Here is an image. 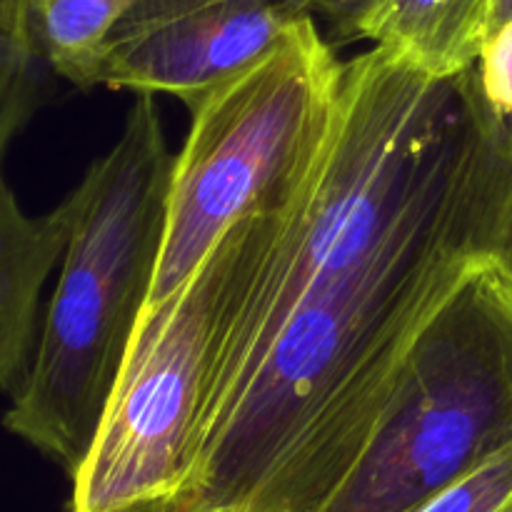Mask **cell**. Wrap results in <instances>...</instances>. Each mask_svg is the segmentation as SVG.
<instances>
[{
  "label": "cell",
  "mask_w": 512,
  "mask_h": 512,
  "mask_svg": "<svg viewBox=\"0 0 512 512\" xmlns=\"http://www.w3.org/2000/svg\"><path fill=\"white\" fill-rule=\"evenodd\" d=\"M475 68L490 108L512 118V18L488 35Z\"/></svg>",
  "instance_id": "7c38bea8"
},
{
  "label": "cell",
  "mask_w": 512,
  "mask_h": 512,
  "mask_svg": "<svg viewBox=\"0 0 512 512\" xmlns=\"http://www.w3.org/2000/svg\"><path fill=\"white\" fill-rule=\"evenodd\" d=\"M208 338L210 288L200 265L140 315L93 445L70 478L68 512H113L183 493Z\"/></svg>",
  "instance_id": "5b68a950"
},
{
  "label": "cell",
  "mask_w": 512,
  "mask_h": 512,
  "mask_svg": "<svg viewBox=\"0 0 512 512\" xmlns=\"http://www.w3.org/2000/svg\"><path fill=\"white\" fill-rule=\"evenodd\" d=\"M0 148V395H13L23 383L40 335V298L63 260L75 220V200H60L43 215L20 208Z\"/></svg>",
  "instance_id": "52a82bcc"
},
{
  "label": "cell",
  "mask_w": 512,
  "mask_h": 512,
  "mask_svg": "<svg viewBox=\"0 0 512 512\" xmlns=\"http://www.w3.org/2000/svg\"><path fill=\"white\" fill-rule=\"evenodd\" d=\"M512 18V0H490V28L488 35Z\"/></svg>",
  "instance_id": "2e32d148"
},
{
  "label": "cell",
  "mask_w": 512,
  "mask_h": 512,
  "mask_svg": "<svg viewBox=\"0 0 512 512\" xmlns=\"http://www.w3.org/2000/svg\"><path fill=\"white\" fill-rule=\"evenodd\" d=\"M43 55L30 0H0V148H8L43 100Z\"/></svg>",
  "instance_id": "30bf717a"
},
{
  "label": "cell",
  "mask_w": 512,
  "mask_h": 512,
  "mask_svg": "<svg viewBox=\"0 0 512 512\" xmlns=\"http://www.w3.org/2000/svg\"><path fill=\"white\" fill-rule=\"evenodd\" d=\"M495 255H498V258L508 265V270L512 273V193L508 200V208H505V215H503V225H500Z\"/></svg>",
  "instance_id": "9a60e30c"
},
{
  "label": "cell",
  "mask_w": 512,
  "mask_h": 512,
  "mask_svg": "<svg viewBox=\"0 0 512 512\" xmlns=\"http://www.w3.org/2000/svg\"><path fill=\"white\" fill-rule=\"evenodd\" d=\"M308 13L283 0H143L115 28L100 85L195 105Z\"/></svg>",
  "instance_id": "8992f818"
},
{
  "label": "cell",
  "mask_w": 512,
  "mask_h": 512,
  "mask_svg": "<svg viewBox=\"0 0 512 512\" xmlns=\"http://www.w3.org/2000/svg\"><path fill=\"white\" fill-rule=\"evenodd\" d=\"M113 512H228L210 508V505L200 503L198 498L188 493H175V495H163V498H150V500H138L133 505H125V508L113 510Z\"/></svg>",
  "instance_id": "5bb4252c"
},
{
  "label": "cell",
  "mask_w": 512,
  "mask_h": 512,
  "mask_svg": "<svg viewBox=\"0 0 512 512\" xmlns=\"http://www.w3.org/2000/svg\"><path fill=\"white\" fill-rule=\"evenodd\" d=\"M510 193L512 118L478 68L435 80L378 45L345 60L310 173L200 263L210 338L183 493L323 512L425 325L495 253Z\"/></svg>",
  "instance_id": "6da1fadb"
},
{
  "label": "cell",
  "mask_w": 512,
  "mask_h": 512,
  "mask_svg": "<svg viewBox=\"0 0 512 512\" xmlns=\"http://www.w3.org/2000/svg\"><path fill=\"white\" fill-rule=\"evenodd\" d=\"M512 443V273L495 253L460 278L323 512H413Z\"/></svg>",
  "instance_id": "277c9868"
},
{
  "label": "cell",
  "mask_w": 512,
  "mask_h": 512,
  "mask_svg": "<svg viewBox=\"0 0 512 512\" xmlns=\"http://www.w3.org/2000/svg\"><path fill=\"white\" fill-rule=\"evenodd\" d=\"M413 512H512V443Z\"/></svg>",
  "instance_id": "8fae6325"
},
{
  "label": "cell",
  "mask_w": 512,
  "mask_h": 512,
  "mask_svg": "<svg viewBox=\"0 0 512 512\" xmlns=\"http://www.w3.org/2000/svg\"><path fill=\"white\" fill-rule=\"evenodd\" d=\"M140 3L143 0H30V28L45 65L80 90L100 85L110 38Z\"/></svg>",
  "instance_id": "9c48e42d"
},
{
  "label": "cell",
  "mask_w": 512,
  "mask_h": 512,
  "mask_svg": "<svg viewBox=\"0 0 512 512\" xmlns=\"http://www.w3.org/2000/svg\"><path fill=\"white\" fill-rule=\"evenodd\" d=\"M490 28V0H373L350 40H368L445 80L475 68Z\"/></svg>",
  "instance_id": "ba28073f"
},
{
  "label": "cell",
  "mask_w": 512,
  "mask_h": 512,
  "mask_svg": "<svg viewBox=\"0 0 512 512\" xmlns=\"http://www.w3.org/2000/svg\"><path fill=\"white\" fill-rule=\"evenodd\" d=\"M283 3H290L293 8L303 10L313 18H323L335 33V38L348 43L353 25L358 23V18L373 0H283Z\"/></svg>",
  "instance_id": "4fadbf2b"
},
{
  "label": "cell",
  "mask_w": 512,
  "mask_h": 512,
  "mask_svg": "<svg viewBox=\"0 0 512 512\" xmlns=\"http://www.w3.org/2000/svg\"><path fill=\"white\" fill-rule=\"evenodd\" d=\"M343 65L305 15L263 58L190 105L145 308L170 298L230 225L298 188L333 128Z\"/></svg>",
  "instance_id": "3957f363"
},
{
  "label": "cell",
  "mask_w": 512,
  "mask_h": 512,
  "mask_svg": "<svg viewBox=\"0 0 512 512\" xmlns=\"http://www.w3.org/2000/svg\"><path fill=\"white\" fill-rule=\"evenodd\" d=\"M173 158L155 95L138 93L118 140L70 190L75 220L58 283L3 418L10 435L68 478L93 445L150 298Z\"/></svg>",
  "instance_id": "7a4b0ae2"
}]
</instances>
